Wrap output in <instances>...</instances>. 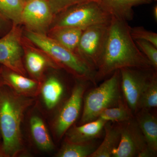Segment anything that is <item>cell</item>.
<instances>
[{"label": "cell", "mask_w": 157, "mask_h": 157, "mask_svg": "<svg viewBox=\"0 0 157 157\" xmlns=\"http://www.w3.org/2000/svg\"><path fill=\"white\" fill-rule=\"evenodd\" d=\"M83 31L71 27H53L47 35L65 48L76 52Z\"/></svg>", "instance_id": "17"}, {"label": "cell", "mask_w": 157, "mask_h": 157, "mask_svg": "<svg viewBox=\"0 0 157 157\" xmlns=\"http://www.w3.org/2000/svg\"><path fill=\"white\" fill-rule=\"evenodd\" d=\"M136 121L149 149L155 155L157 151V117L148 109H141L137 113Z\"/></svg>", "instance_id": "16"}, {"label": "cell", "mask_w": 157, "mask_h": 157, "mask_svg": "<svg viewBox=\"0 0 157 157\" xmlns=\"http://www.w3.org/2000/svg\"><path fill=\"white\" fill-rule=\"evenodd\" d=\"M98 118L107 122L122 123L133 118L132 111L121 101L117 106L104 109Z\"/></svg>", "instance_id": "24"}, {"label": "cell", "mask_w": 157, "mask_h": 157, "mask_svg": "<svg viewBox=\"0 0 157 157\" xmlns=\"http://www.w3.org/2000/svg\"><path fill=\"white\" fill-rule=\"evenodd\" d=\"M22 45L27 70L36 78H39L48 66L59 67V66L42 51L23 37Z\"/></svg>", "instance_id": "12"}, {"label": "cell", "mask_w": 157, "mask_h": 157, "mask_svg": "<svg viewBox=\"0 0 157 157\" xmlns=\"http://www.w3.org/2000/svg\"><path fill=\"white\" fill-rule=\"evenodd\" d=\"M24 2V3L26 2H27V1H29V0H22Z\"/></svg>", "instance_id": "32"}, {"label": "cell", "mask_w": 157, "mask_h": 157, "mask_svg": "<svg viewBox=\"0 0 157 157\" xmlns=\"http://www.w3.org/2000/svg\"><path fill=\"white\" fill-rule=\"evenodd\" d=\"M107 122L98 118L95 120L82 124L79 126H71L66 132V141L72 143H82L93 141L101 135Z\"/></svg>", "instance_id": "14"}, {"label": "cell", "mask_w": 157, "mask_h": 157, "mask_svg": "<svg viewBox=\"0 0 157 157\" xmlns=\"http://www.w3.org/2000/svg\"><path fill=\"white\" fill-rule=\"evenodd\" d=\"M157 1V0H155V1Z\"/></svg>", "instance_id": "33"}, {"label": "cell", "mask_w": 157, "mask_h": 157, "mask_svg": "<svg viewBox=\"0 0 157 157\" xmlns=\"http://www.w3.org/2000/svg\"><path fill=\"white\" fill-rule=\"evenodd\" d=\"M124 68L154 70L131 36L128 21L112 17L104 51L96 70V81Z\"/></svg>", "instance_id": "1"}, {"label": "cell", "mask_w": 157, "mask_h": 157, "mask_svg": "<svg viewBox=\"0 0 157 157\" xmlns=\"http://www.w3.org/2000/svg\"><path fill=\"white\" fill-rule=\"evenodd\" d=\"M0 138H1V136H0Z\"/></svg>", "instance_id": "34"}, {"label": "cell", "mask_w": 157, "mask_h": 157, "mask_svg": "<svg viewBox=\"0 0 157 157\" xmlns=\"http://www.w3.org/2000/svg\"><path fill=\"white\" fill-rule=\"evenodd\" d=\"M21 25H12L8 32L0 37V65L25 76L26 71L23 62V35Z\"/></svg>", "instance_id": "7"}, {"label": "cell", "mask_w": 157, "mask_h": 157, "mask_svg": "<svg viewBox=\"0 0 157 157\" xmlns=\"http://www.w3.org/2000/svg\"><path fill=\"white\" fill-rule=\"evenodd\" d=\"M105 135L103 142L90 157H111L121 138V126H113L107 122L105 126Z\"/></svg>", "instance_id": "18"}, {"label": "cell", "mask_w": 157, "mask_h": 157, "mask_svg": "<svg viewBox=\"0 0 157 157\" xmlns=\"http://www.w3.org/2000/svg\"><path fill=\"white\" fill-rule=\"evenodd\" d=\"M120 88V72L117 70L85 97L81 124L95 120L104 109L117 106L122 101Z\"/></svg>", "instance_id": "4"}, {"label": "cell", "mask_w": 157, "mask_h": 157, "mask_svg": "<svg viewBox=\"0 0 157 157\" xmlns=\"http://www.w3.org/2000/svg\"><path fill=\"white\" fill-rule=\"evenodd\" d=\"M23 35L59 67L67 69L81 80L96 83V70L76 52L65 48L48 35L26 29L23 31Z\"/></svg>", "instance_id": "3"}, {"label": "cell", "mask_w": 157, "mask_h": 157, "mask_svg": "<svg viewBox=\"0 0 157 157\" xmlns=\"http://www.w3.org/2000/svg\"><path fill=\"white\" fill-rule=\"evenodd\" d=\"M135 43L140 51L148 59L155 70L157 69V47L154 45L142 40H135Z\"/></svg>", "instance_id": "25"}, {"label": "cell", "mask_w": 157, "mask_h": 157, "mask_svg": "<svg viewBox=\"0 0 157 157\" xmlns=\"http://www.w3.org/2000/svg\"><path fill=\"white\" fill-rule=\"evenodd\" d=\"M92 141L76 143L66 141L57 154V156L90 157L97 148Z\"/></svg>", "instance_id": "21"}, {"label": "cell", "mask_w": 157, "mask_h": 157, "mask_svg": "<svg viewBox=\"0 0 157 157\" xmlns=\"http://www.w3.org/2000/svg\"><path fill=\"white\" fill-rule=\"evenodd\" d=\"M4 84V81L1 73V65H0V87Z\"/></svg>", "instance_id": "30"}, {"label": "cell", "mask_w": 157, "mask_h": 157, "mask_svg": "<svg viewBox=\"0 0 157 157\" xmlns=\"http://www.w3.org/2000/svg\"><path fill=\"white\" fill-rule=\"evenodd\" d=\"M111 17L97 2L90 1L71 6L57 14L51 28L71 27L84 30L94 25L109 23Z\"/></svg>", "instance_id": "5"}, {"label": "cell", "mask_w": 157, "mask_h": 157, "mask_svg": "<svg viewBox=\"0 0 157 157\" xmlns=\"http://www.w3.org/2000/svg\"><path fill=\"white\" fill-rule=\"evenodd\" d=\"M153 17L154 18L155 21H157V5H155L154 6L153 9Z\"/></svg>", "instance_id": "29"}, {"label": "cell", "mask_w": 157, "mask_h": 157, "mask_svg": "<svg viewBox=\"0 0 157 157\" xmlns=\"http://www.w3.org/2000/svg\"><path fill=\"white\" fill-rule=\"evenodd\" d=\"M31 100L7 85L0 87V136L5 157L15 156L22 150L21 125Z\"/></svg>", "instance_id": "2"}, {"label": "cell", "mask_w": 157, "mask_h": 157, "mask_svg": "<svg viewBox=\"0 0 157 157\" xmlns=\"http://www.w3.org/2000/svg\"><path fill=\"white\" fill-rule=\"evenodd\" d=\"M121 138L113 157H147L155 155L150 150L136 121L133 118L122 123Z\"/></svg>", "instance_id": "8"}, {"label": "cell", "mask_w": 157, "mask_h": 157, "mask_svg": "<svg viewBox=\"0 0 157 157\" xmlns=\"http://www.w3.org/2000/svg\"><path fill=\"white\" fill-rule=\"evenodd\" d=\"M1 73L4 84L9 86L22 95H29L36 92L39 86L38 82L27 78L1 65Z\"/></svg>", "instance_id": "15"}, {"label": "cell", "mask_w": 157, "mask_h": 157, "mask_svg": "<svg viewBox=\"0 0 157 157\" xmlns=\"http://www.w3.org/2000/svg\"><path fill=\"white\" fill-rule=\"evenodd\" d=\"M104 11L112 17L124 21L132 20L133 7L152 3L155 0H96Z\"/></svg>", "instance_id": "13"}, {"label": "cell", "mask_w": 157, "mask_h": 157, "mask_svg": "<svg viewBox=\"0 0 157 157\" xmlns=\"http://www.w3.org/2000/svg\"><path fill=\"white\" fill-rule=\"evenodd\" d=\"M30 127L33 139L40 149L45 151L53 149V142L45 124L41 118L37 116L32 117L30 121Z\"/></svg>", "instance_id": "19"}, {"label": "cell", "mask_w": 157, "mask_h": 157, "mask_svg": "<svg viewBox=\"0 0 157 157\" xmlns=\"http://www.w3.org/2000/svg\"><path fill=\"white\" fill-rule=\"evenodd\" d=\"M55 16L71 6L80 3L96 0H48Z\"/></svg>", "instance_id": "27"}, {"label": "cell", "mask_w": 157, "mask_h": 157, "mask_svg": "<svg viewBox=\"0 0 157 157\" xmlns=\"http://www.w3.org/2000/svg\"><path fill=\"white\" fill-rule=\"evenodd\" d=\"M150 71L152 70L131 68L120 70L121 87L127 106L132 112H136L138 110L140 96L153 73H147Z\"/></svg>", "instance_id": "10"}, {"label": "cell", "mask_w": 157, "mask_h": 157, "mask_svg": "<svg viewBox=\"0 0 157 157\" xmlns=\"http://www.w3.org/2000/svg\"><path fill=\"white\" fill-rule=\"evenodd\" d=\"M109 24L94 25L85 29L76 51V53L96 70L106 45Z\"/></svg>", "instance_id": "6"}, {"label": "cell", "mask_w": 157, "mask_h": 157, "mask_svg": "<svg viewBox=\"0 0 157 157\" xmlns=\"http://www.w3.org/2000/svg\"><path fill=\"white\" fill-rule=\"evenodd\" d=\"M0 157H5L4 153H3L2 148V142L0 141Z\"/></svg>", "instance_id": "31"}, {"label": "cell", "mask_w": 157, "mask_h": 157, "mask_svg": "<svg viewBox=\"0 0 157 157\" xmlns=\"http://www.w3.org/2000/svg\"><path fill=\"white\" fill-rule=\"evenodd\" d=\"M85 90V84L83 82L76 84L59 113L54 124L58 137H63L78 118Z\"/></svg>", "instance_id": "11"}, {"label": "cell", "mask_w": 157, "mask_h": 157, "mask_svg": "<svg viewBox=\"0 0 157 157\" xmlns=\"http://www.w3.org/2000/svg\"><path fill=\"white\" fill-rule=\"evenodd\" d=\"M24 2L22 0H0V14L12 25H21V16Z\"/></svg>", "instance_id": "22"}, {"label": "cell", "mask_w": 157, "mask_h": 157, "mask_svg": "<svg viewBox=\"0 0 157 157\" xmlns=\"http://www.w3.org/2000/svg\"><path fill=\"white\" fill-rule=\"evenodd\" d=\"M157 106V76L155 73H153L140 96L138 104V110L148 109L155 108Z\"/></svg>", "instance_id": "23"}, {"label": "cell", "mask_w": 157, "mask_h": 157, "mask_svg": "<svg viewBox=\"0 0 157 157\" xmlns=\"http://www.w3.org/2000/svg\"><path fill=\"white\" fill-rule=\"evenodd\" d=\"M64 87L61 82L56 76H51L45 81L42 89L43 101L48 109L55 107L63 93Z\"/></svg>", "instance_id": "20"}, {"label": "cell", "mask_w": 157, "mask_h": 157, "mask_svg": "<svg viewBox=\"0 0 157 157\" xmlns=\"http://www.w3.org/2000/svg\"><path fill=\"white\" fill-rule=\"evenodd\" d=\"M54 17L48 0H29L24 5L21 25L28 30L47 35Z\"/></svg>", "instance_id": "9"}, {"label": "cell", "mask_w": 157, "mask_h": 157, "mask_svg": "<svg viewBox=\"0 0 157 157\" xmlns=\"http://www.w3.org/2000/svg\"><path fill=\"white\" fill-rule=\"evenodd\" d=\"M130 33L134 40H142L150 42L157 47V34L147 30L142 26L130 27Z\"/></svg>", "instance_id": "26"}, {"label": "cell", "mask_w": 157, "mask_h": 157, "mask_svg": "<svg viewBox=\"0 0 157 157\" xmlns=\"http://www.w3.org/2000/svg\"><path fill=\"white\" fill-rule=\"evenodd\" d=\"M12 25L11 21L0 14V37L6 34Z\"/></svg>", "instance_id": "28"}]
</instances>
